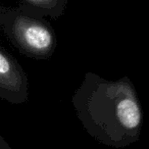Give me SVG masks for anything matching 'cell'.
<instances>
[{
	"label": "cell",
	"instance_id": "obj_1",
	"mask_svg": "<svg viewBox=\"0 0 149 149\" xmlns=\"http://www.w3.org/2000/svg\"><path fill=\"white\" fill-rule=\"evenodd\" d=\"M72 101L86 132L101 144L124 148L140 138L143 111L129 78L109 81L87 72Z\"/></svg>",
	"mask_w": 149,
	"mask_h": 149
},
{
	"label": "cell",
	"instance_id": "obj_2",
	"mask_svg": "<svg viewBox=\"0 0 149 149\" xmlns=\"http://www.w3.org/2000/svg\"><path fill=\"white\" fill-rule=\"evenodd\" d=\"M0 29L22 54L48 59L56 48L55 32L45 19L28 15L17 7L0 6Z\"/></svg>",
	"mask_w": 149,
	"mask_h": 149
},
{
	"label": "cell",
	"instance_id": "obj_3",
	"mask_svg": "<svg viewBox=\"0 0 149 149\" xmlns=\"http://www.w3.org/2000/svg\"><path fill=\"white\" fill-rule=\"evenodd\" d=\"M0 98L22 104L29 98V82L25 70L11 54L0 46Z\"/></svg>",
	"mask_w": 149,
	"mask_h": 149
},
{
	"label": "cell",
	"instance_id": "obj_4",
	"mask_svg": "<svg viewBox=\"0 0 149 149\" xmlns=\"http://www.w3.org/2000/svg\"><path fill=\"white\" fill-rule=\"evenodd\" d=\"M66 4V0H22L17 3V8L36 19L48 17L56 19L63 15Z\"/></svg>",
	"mask_w": 149,
	"mask_h": 149
},
{
	"label": "cell",
	"instance_id": "obj_5",
	"mask_svg": "<svg viewBox=\"0 0 149 149\" xmlns=\"http://www.w3.org/2000/svg\"><path fill=\"white\" fill-rule=\"evenodd\" d=\"M0 149H11V147L9 146V144L5 141L1 134H0Z\"/></svg>",
	"mask_w": 149,
	"mask_h": 149
}]
</instances>
